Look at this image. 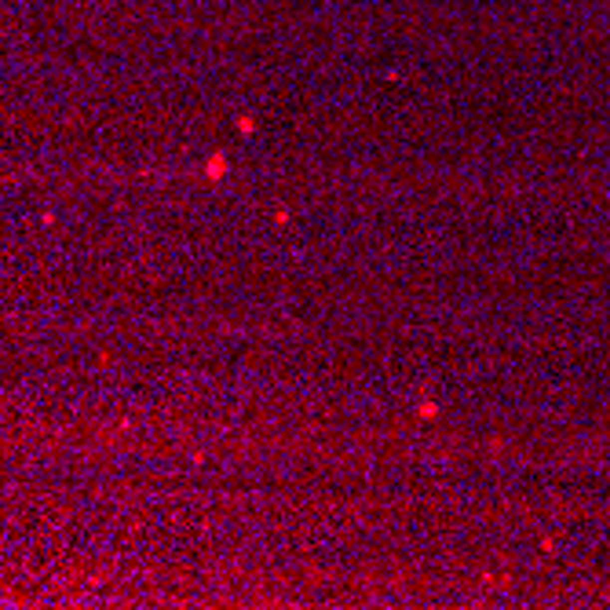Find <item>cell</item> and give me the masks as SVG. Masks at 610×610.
Here are the masks:
<instances>
[{"label": "cell", "mask_w": 610, "mask_h": 610, "mask_svg": "<svg viewBox=\"0 0 610 610\" xmlns=\"http://www.w3.org/2000/svg\"><path fill=\"white\" fill-rule=\"evenodd\" d=\"M219 172H223V161H219V157H216V161H212V165H208V176H219Z\"/></svg>", "instance_id": "6da1fadb"}]
</instances>
